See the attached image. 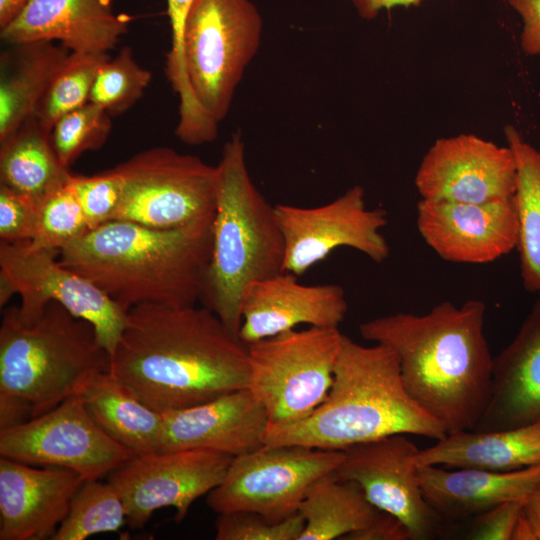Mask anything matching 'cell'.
Instances as JSON below:
<instances>
[{"label":"cell","mask_w":540,"mask_h":540,"mask_svg":"<svg viewBox=\"0 0 540 540\" xmlns=\"http://www.w3.org/2000/svg\"><path fill=\"white\" fill-rule=\"evenodd\" d=\"M108 370L164 413L247 388L248 346L205 306L141 304L128 310Z\"/></svg>","instance_id":"1"},{"label":"cell","mask_w":540,"mask_h":540,"mask_svg":"<svg viewBox=\"0 0 540 540\" xmlns=\"http://www.w3.org/2000/svg\"><path fill=\"white\" fill-rule=\"evenodd\" d=\"M485 311L477 299L443 301L422 315L398 312L359 326L363 339L395 352L408 394L447 434L474 429L490 400L494 357Z\"/></svg>","instance_id":"2"},{"label":"cell","mask_w":540,"mask_h":540,"mask_svg":"<svg viewBox=\"0 0 540 540\" xmlns=\"http://www.w3.org/2000/svg\"><path fill=\"white\" fill-rule=\"evenodd\" d=\"M213 219L171 229L110 220L65 246L58 259L126 312L141 304L196 305L212 254Z\"/></svg>","instance_id":"3"},{"label":"cell","mask_w":540,"mask_h":540,"mask_svg":"<svg viewBox=\"0 0 540 540\" xmlns=\"http://www.w3.org/2000/svg\"><path fill=\"white\" fill-rule=\"evenodd\" d=\"M396 434L438 441L447 432L408 394L390 347L365 346L344 334L324 401L299 421L268 424L265 444L345 450Z\"/></svg>","instance_id":"4"},{"label":"cell","mask_w":540,"mask_h":540,"mask_svg":"<svg viewBox=\"0 0 540 540\" xmlns=\"http://www.w3.org/2000/svg\"><path fill=\"white\" fill-rule=\"evenodd\" d=\"M212 254L200 301L238 334L249 286L283 272L284 237L275 207L253 183L238 134L218 163Z\"/></svg>","instance_id":"5"},{"label":"cell","mask_w":540,"mask_h":540,"mask_svg":"<svg viewBox=\"0 0 540 540\" xmlns=\"http://www.w3.org/2000/svg\"><path fill=\"white\" fill-rule=\"evenodd\" d=\"M109 354L94 327L56 302L30 321L16 306L5 308L0 325V392L19 396L39 416L80 395L100 372Z\"/></svg>","instance_id":"6"},{"label":"cell","mask_w":540,"mask_h":540,"mask_svg":"<svg viewBox=\"0 0 540 540\" xmlns=\"http://www.w3.org/2000/svg\"><path fill=\"white\" fill-rule=\"evenodd\" d=\"M263 20L251 0H193L183 31L188 81L198 104L217 124L262 38Z\"/></svg>","instance_id":"7"},{"label":"cell","mask_w":540,"mask_h":540,"mask_svg":"<svg viewBox=\"0 0 540 540\" xmlns=\"http://www.w3.org/2000/svg\"><path fill=\"white\" fill-rule=\"evenodd\" d=\"M343 335L337 327L310 326L247 345V388L264 407L269 425L299 421L324 401Z\"/></svg>","instance_id":"8"},{"label":"cell","mask_w":540,"mask_h":540,"mask_svg":"<svg viewBox=\"0 0 540 540\" xmlns=\"http://www.w3.org/2000/svg\"><path fill=\"white\" fill-rule=\"evenodd\" d=\"M123 178L114 219L171 229L215 215L218 170L170 147L143 150L115 166Z\"/></svg>","instance_id":"9"},{"label":"cell","mask_w":540,"mask_h":540,"mask_svg":"<svg viewBox=\"0 0 540 540\" xmlns=\"http://www.w3.org/2000/svg\"><path fill=\"white\" fill-rule=\"evenodd\" d=\"M20 296L18 317L30 321L56 302L95 329L100 344L113 353L125 327L127 312L93 282L64 266L58 251L29 242H0V306Z\"/></svg>","instance_id":"10"},{"label":"cell","mask_w":540,"mask_h":540,"mask_svg":"<svg viewBox=\"0 0 540 540\" xmlns=\"http://www.w3.org/2000/svg\"><path fill=\"white\" fill-rule=\"evenodd\" d=\"M343 450H323L297 444H264L232 459L222 482L207 494L217 514L255 511L281 521L298 512L308 487L337 470Z\"/></svg>","instance_id":"11"},{"label":"cell","mask_w":540,"mask_h":540,"mask_svg":"<svg viewBox=\"0 0 540 540\" xmlns=\"http://www.w3.org/2000/svg\"><path fill=\"white\" fill-rule=\"evenodd\" d=\"M0 455L36 466L67 468L85 480H96L135 454L94 421L77 395L0 431Z\"/></svg>","instance_id":"12"},{"label":"cell","mask_w":540,"mask_h":540,"mask_svg":"<svg viewBox=\"0 0 540 540\" xmlns=\"http://www.w3.org/2000/svg\"><path fill=\"white\" fill-rule=\"evenodd\" d=\"M274 207L285 243L283 271L302 275L340 247L355 249L376 263L390 254L381 233L388 222L387 212L369 209L359 185L321 206Z\"/></svg>","instance_id":"13"},{"label":"cell","mask_w":540,"mask_h":540,"mask_svg":"<svg viewBox=\"0 0 540 540\" xmlns=\"http://www.w3.org/2000/svg\"><path fill=\"white\" fill-rule=\"evenodd\" d=\"M234 457L203 449L135 454L107 476L121 496L131 529H141L152 514L173 507L181 522L195 500L224 479Z\"/></svg>","instance_id":"14"},{"label":"cell","mask_w":540,"mask_h":540,"mask_svg":"<svg viewBox=\"0 0 540 540\" xmlns=\"http://www.w3.org/2000/svg\"><path fill=\"white\" fill-rule=\"evenodd\" d=\"M344 451L336 472L343 480L359 484L379 510L400 519L411 540L437 536L443 517L423 496L413 457L419 451L404 434L354 445Z\"/></svg>","instance_id":"15"},{"label":"cell","mask_w":540,"mask_h":540,"mask_svg":"<svg viewBox=\"0 0 540 540\" xmlns=\"http://www.w3.org/2000/svg\"><path fill=\"white\" fill-rule=\"evenodd\" d=\"M414 183L422 199L466 203L507 199L515 192L516 163L508 146L461 134L435 141Z\"/></svg>","instance_id":"16"},{"label":"cell","mask_w":540,"mask_h":540,"mask_svg":"<svg viewBox=\"0 0 540 540\" xmlns=\"http://www.w3.org/2000/svg\"><path fill=\"white\" fill-rule=\"evenodd\" d=\"M416 225L425 243L452 263H490L517 246L513 197L483 203L421 198Z\"/></svg>","instance_id":"17"},{"label":"cell","mask_w":540,"mask_h":540,"mask_svg":"<svg viewBox=\"0 0 540 540\" xmlns=\"http://www.w3.org/2000/svg\"><path fill=\"white\" fill-rule=\"evenodd\" d=\"M85 479L77 472L0 457V540L52 538Z\"/></svg>","instance_id":"18"},{"label":"cell","mask_w":540,"mask_h":540,"mask_svg":"<svg viewBox=\"0 0 540 540\" xmlns=\"http://www.w3.org/2000/svg\"><path fill=\"white\" fill-rule=\"evenodd\" d=\"M347 311L340 285H305L296 275L283 271L249 286L238 336L248 345L300 324L338 328Z\"/></svg>","instance_id":"19"},{"label":"cell","mask_w":540,"mask_h":540,"mask_svg":"<svg viewBox=\"0 0 540 540\" xmlns=\"http://www.w3.org/2000/svg\"><path fill=\"white\" fill-rule=\"evenodd\" d=\"M160 451L203 449L236 457L265 444L267 413L248 388L163 413Z\"/></svg>","instance_id":"20"},{"label":"cell","mask_w":540,"mask_h":540,"mask_svg":"<svg viewBox=\"0 0 540 540\" xmlns=\"http://www.w3.org/2000/svg\"><path fill=\"white\" fill-rule=\"evenodd\" d=\"M114 0H31L0 29L5 45L56 42L70 52L109 53L127 32V18L115 13Z\"/></svg>","instance_id":"21"},{"label":"cell","mask_w":540,"mask_h":540,"mask_svg":"<svg viewBox=\"0 0 540 540\" xmlns=\"http://www.w3.org/2000/svg\"><path fill=\"white\" fill-rule=\"evenodd\" d=\"M540 420V296L512 341L494 357L488 406L472 430L514 428Z\"/></svg>","instance_id":"22"},{"label":"cell","mask_w":540,"mask_h":540,"mask_svg":"<svg viewBox=\"0 0 540 540\" xmlns=\"http://www.w3.org/2000/svg\"><path fill=\"white\" fill-rule=\"evenodd\" d=\"M423 496L443 519L475 517L510 500L525 499L540 481V464L507 472L474 468L448 471L417 466Z\"/></svg>","instance_id":"23"},{"label":"cell","mask_w":540,"mask_h":540,"mask_svg":"<svg viewBox=\"0 0 540 540\" xmlns=\"http://www.w3.org/2000/svg\"><path fill=\"white\" fill-rule=\"evenodd\" d=\"M416 466L436 465L507 472L540 464V420L502 430L447 434L413 457Z\"/></svg>","instance_id":"24"},{"label":"cell","mask_w":540,"mask_h":540,"mask_svg":"<svg viewBox=\"0 0 540 540\" xmlns=\"http://www.w3.org/2000/svg\"><path fill=\"white\" fill-rule=\"evenodd\" d=\"M71 52L56 42L7 45L0 54V144L36 110Z\"/></svg>","instance_id":"25"},{"label":"cell","mask_w":540,"mask_h":540,"mask_svg":"<svg viewBox=\"0 0 540 540\" xmlns=\"http://www.w3.org/2000/svg\"><path fill=\"white\" fill-rule=\"evenodd\" d=\"M79 396L94 421L134 454L161 450L163 413L139 400L109 370L98 373Z\"/></svg>","instance_id":"26"},{"label":"cell","mask_w":540,"mask_h":540,"mask_svg":"<svg viewBox=\"0 0 540 540\" xmlns=\"http://www.w3.org/2000/svg\"><path fill=\"white\" fill-rule=\"evenodd\" d=\"M298 512L305 520L299 540H334L366 528L380 510L359 484L341 479L334 470L308 487Z\"/></svg>","instance_id":"27"},{"label":"cell","mask_w":540,"mask_h":540,"mask_svg":"<svg viewBox=\"0 0 540 540\" xmlns=\"http://www.w3.org/2000/svg\"><path fill=\"white\" fill-rule=\"evenodd\" d=\"M71 173L59 162L35 117L0 144V184L36 200L67 182Z\"/></svg>","instance_id":"28"},{"label":"cell","mask_w":540,"mask_h":540,"mask_svg":"<svg viewBox=\"0 0 540 540\" xmlns=\"http://www.w3.org/2000/svg\"><path fill=\"white\" fill-rule=\"evenodd\" d=\"M505 136L516 163L513 201L522 283L540 296V150L525 142L513 126L505 127Z\"/></svg>","instance_id":"29"},{"label":"cell","mask_w":540,"mask_h":540,"mask_svg":"<svg viewBox=\"0 0 540 540\" xmlns=\"http://www.w3.org/2000/svg\"><path fill=\"white\" fill-rule=\"evenodd\" d=\"M126 523V508L114 486L100 479L85 480L51 539L85 540L95 534L117 532Z\"/></svg>","instance_id":"30"},{"label":"cell","mask_w":540,"mask_h":540,"mask_svg":"<svg viewBox=\"0 0 540 540\" xmlns=\"http://www.w3.org/2000/svg\"><path fill=\"white\" fill-rule=\"evenodd\" d=\"M109 53L71 52L53 78L35 113L40 126L50 133L63 115L87 104L96 76Z\"/></svg>","instance_id":"31"},{"label":"cell","mask_w":540,"mask_h":540,"mask_svg":"<svg viewBox=\"0 0 540 540\" xmlns=\"http://www.w3.org/2000/svg\"><path fill=\"white\" fill-rule=\"evenodd\" d=\"M151 79V72L138 64L133 50L125 46L100 68L89 102L104 109L111 117H118L140 100Z\"/></svg>","instance_id":"32"},{"label":"cell","mask_w":540,"mask_h":540,"mask_svg":"<svg viewBox=\"0 0 540 540\" xmlns=\"http://www.w3.org/2000/svg\"><path fill=\"white\" fill-rule=\"evenodd\" d=\"M68 180L39 200L32 247L59 252L91 230Z\"/></svg>","instance_id":"33"},{"label":"cell","mask_w":540,"mask_h":540,"mask_svg":"<svg viewBox=\"0 0 540 540\" xmlns=\"http://www.w3.org/2000/svg\"><path fill=\"white\" fill-rule=\"evenodd\" d=\"M111 129L112 117L88 102L57 120L50 131V141L61 165L69 169L83 153L99 150Z\"/></svg>","instance_id":"34"},{"label":"cell","mask_w":540,"mask_h":540,"mask_svg":"<svg viewBox=\"0 0 540 540\" xmlns=\"http://www.w3.org/2000/svg\"><path fill=\"white\" fill-rule=\"evenodd\" d=\"M305 527L303 516L296 514L275 521L249 510L219 513L215 521L216 540H299Z\"/></svg>","instance_id":"35"},{"label":"cell","mask_w":540,"mask_h":540,"mask_svg":"<svg viewBox=\"0 0 540 540\" xmlns=\"http://www.w3.org/2000/svg\"><path fill=\"white\" fill-rule=\"evenodd\" d=\"M68 183L91 230L113 220L123 193V178L115 167L92 176L71 174Z\"/></svg>","instance_id":"36"},{"label":"cell","mask_w":540,"mask_h":540,"mask_svg":"<svg viewBox=\"0 0 540 540\" xmlns=\"http://www.w3.org/2000/svg\"><path fill=\"white\" fill-rule=\"evenodd\" d=\"M38 204V200L0 184V241H31L36 231Z\"/></svg>","instance_id":"37"},{"label":"cell","mask_w":540,"mask_h":540,"mask_svg":"<svg viewBox=\"0 0 540 540\" xmlns=\"http://www.w3.org/2000/svg\"><path fill=\"white\" fill-rule=\"evenodd\" d=\"M165 1L171 27V48L166 54L165 73L180 102L189 103L193 100V93L184 62L183 31L185 19L193 0Z\"/></svg>","instance_id":"38"},{"label":"cell","mask_w":540,"mask_h":540,"mask_svg":"<svg viewBox=\"0 0 540 540\" xmlns=\"http://www.w3.org/2000/svg\"><path fill=\"white\" fill-rule=\"evenodd\" d=\"M524 500L506 501L475 516L467 538L473 540H512L515 526L522 513Z\"/></svg>","instance_id":"39"},{"label":"cell","mask_w":540,"mask_h":540,"mask_svg":"<svg viewBox=\"0 0 540 540\" xmlns=\"http://www.w3.org/2000/svg\"><path fill=\"white\" fill-rule=\"evenodd\" d=\"M342 540H411V535L400 519L380 510L369 526L345 536Z\"/></svg>","instance_id":"40"},{"label":"cell","mask_w":540,"mask_h":540,"mask_svg":"<svg viewBox=\"0 0 540 540\" xmlns=\"http://www.w3.org/2000/svg\"><path fill=\"white\" fill-rule=\"evenodd\" d=\"M523 19L521 46L526 54H540V0H508Z\"/></svg>","instance_id":"41"},{"label":"cell","mask_w":540,"mask_h":540,"mask_svg":"<svg viewBox=\"0 0 540 540\" xmlns=\"http://www.w3.org/2000/svg\"><path fill=\"white\" fill-rule=\"evenodd\" d=\"M33 418V407L27 400L0 392V431L18 426Z\"/></svg>","instance_id":"42"},{"label":"cell","mask_w":540,"mask_h":540,"mask_svg":"<svg viewBox=\"0 0 540 540\" xmlns=\"http://www.w3.org/2000/svg\"><path fill=\"white\" fill-rule=\"evenodd\" d=\"M355 8L358 15L366 20H372L378 16L381 10L391 9L396 6L416 5L422 0H348Z\"/></svg>","instance_id":"43"},{"label":"cell","mask_w":540,"mask_h":540,"mask_svg":"<svg viewBox=\"0 0 540 540\" xmlns=\"http://www.w3.org/2000/svg\"><path fill=\"white\" fill-rule=\"evenodd\" d=\"M522 517L527 523L534 540H540V481L525 498Z\"/></svg>","instance_id":"44"},{"label":"cell","mask_w":540,"mask_h":540,"mask_svg":"<svg viewBox=\"0 0 540 540\" xmlns=\"http://www.w3.org/2000/svg\"><path fill=\"white\" fill-rule=\"evenodd\" d=\"M31 0H0V29L7 26Z\"/></svg>","instance_id":"45"}]
</instances>
